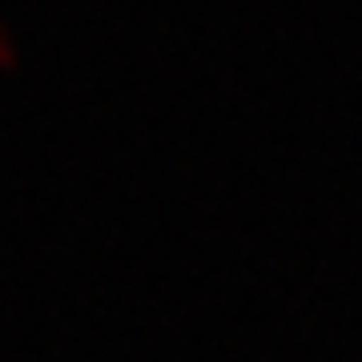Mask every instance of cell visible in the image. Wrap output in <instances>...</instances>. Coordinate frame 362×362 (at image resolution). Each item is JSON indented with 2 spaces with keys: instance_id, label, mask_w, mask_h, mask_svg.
Listing matches in <instances>:
<instances>
[{
  "instance_id": "obj_1",
  "label": "cell",
  "mask_w": 362,
  "mask_h": 362,
  "mask_svg": "<svg viewBox=\"0 0 362 362\" xmlns=\"http://www.w3.org/2000/svg\"><path fill=\"white\" fill-rule=\"evenodd\" d=\"M0 65H16V57H13V49H8L4 37H0Z\"/></svg>"
}]
</instances>
